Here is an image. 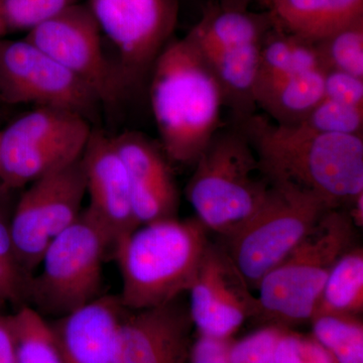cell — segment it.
Listing matches in <instances>:
<instances>
[{"mask_svg": "<svg viewBox=\"0 0 363 363\" xmlns=\"http://www.w3.org/2000/svg\"><path fill=\"white\" fill-rule=\"evenodd\" d=\"M238 125L269 185L316 196L330 208L350 206L363 193V135H328L274 123L255 113Z\"/></svg>", "mask_w": 363, "mask_h": 363, "instance_id": "obj_1", "label": "cell"}, {"mask_svg": "<svg viewBox=\"0 0 363 363\" xmlns=\"http://www.w3.org/2000/svg\"><path fill=\"white\" fill-rule=\"evenodd\" d=\"M150 104L169 162L193 164L223 126V97L213 73L187 38L171 39L150 70Z\"/></svg>", "mask_w": 363, "mask_h": 363, "instance_id": "obj_2", "label": "cell"}, {"mask_svg": "<svg viewBox=\"0 0 363 363\" xmlns=\"http://www.w3.org/2000/svg\"><path fill=\"white\" fill-rule=\"evenodd\" d=\"M209 240L197 218L140 225L117 240L112 255L121 276V304L130 311L168 304L188 292Z\"/></svg>", "mask_w": 363, "mask_h": 363, "instance_id": "obj_3", "label": "cell"}, {"mask_svg": "<svg viewBox=\"0 0 363 363\" xmlns=\"http://www.w3.org/2000/svg\"><path fill=\"white\" fill-rule=\"evenodd\" d=\"M186 196L207 230L229 235L266 199L269 182L247 136L235 124L221 126L195 162Z\"/></svg>", "mask_w": 363, "mask_h": 363, "instance_id": "obj_4", "label": "cell"}, {"mask_svg": "<svg viewBox=\"0 0 363 363\" xmlns=\"http://www.w3.org/2000/svg\"><path fill=\"white\" fill-rule=\"evenodd\" d=\"M355 234L343 208L325 212L298 247L260 281L259 317L284 327L311 321L332 267L354 247Z\"/></svg>", "mask_w": 363, "mask_h": 363, "instance_id": "obj_5", "label": "cell"}, {"mask_svg": "<svg viewBox=\"0 0 363 363\" xmlns=\"http://www.w3.org/2000/svg\"><path fill=\"white\" fill-rule=\"evenodd\" d=\"M274 26L269 13L228 11L208 2L186 38L213 73L231 123L257 113L255 91L262 43Z\"/></svg>", "mask_w": 363, "mask_h": 363, "instance_id": "obj_6", "label": "cell"}, {"mask_svg": "<svg viewBox=\"0 0 363 363\" xmlns=\"http://www.w3.org/2000/svg\"><path fill=\"white\" fill-rule=\"evenodd\" d=\"M113 241L87 209L55 235L42 272L28 283L26 302L40 315L61 318L102 296V269Z\"/></svg>", "mask_w": 363, "mask_h": 363, "instance_id": "obj_7", "label": "cell"}, {"mask_svg": "<svg viewBox=\"0 0 363 363\" xmlns=\"http://www.w3.org/2000/svg\"><path fill=\"white\" fill-rule=\"evenodd\" d=\"M334 209L316 196L286 185H271L259 209L223 245L252 290L304 240L325 212Z\"/></svg>", "mask_w": 363, "mask_h": 363, "instance_id": "obj_8", "label": "cell"}, {"mask_svg": "<svg viewBox=\"0 0 363 363\" xmlns=\"http://www.w3.org/2000/svg\"><path fill=\"white\" fill-rule=\"evenodd\" d=\"M75 112L37 107L0 131V180L16 189L82 157L92 133Z\"/></svg>", "mask_w": 363, "mask_h": 363, "instance_id": "obj_9", "label": "cell"}, {"mask_svg": "<svg viewBox=\"0 0 363 363\" xmlns=\"http://www.w3.org/2000/svg\"><path fill=\"white\" fill-rule=\"evenodd\" d=\"M87 6L118 52L125 87L142 82L172 39L178 0H88Z\"/></svg>", "mask_w": 363, "mask_h": 363, "instance_id": "obj_10", "label": "cell"}, {"mask_svg": "<svg viewBox=\"0 0 363 363\" xmlns=\"http://www.w3.org/2000/svg\"><path fill=\"white\" fill-rule=\"evenodd\" d=\"M0 101L64 109L87 119L100 104L83 81L25 39L0 40Z\"/></svg>", "mask_w": 363, "mask_h": 363, "instance_id": "obj_11", "label": "cell"}, {"mask_svg": "<svg viewBox=\"0 0 363 363\" xmlns=\"http://www.w3.org/2000/svg\"><path fill=\"white\" fill-rule=\"evenodd\" d=\"M25 40L83 81L100 104H113L123 96L125 85L105 56L101 32L88 6L77 2L65 7Z\"/></svg>", "mask_w": 363, "mask_h": 363, "instance_id": "obj_12", "label": "cell"}, {"mask_svg": "<svg viewBox=\"0 0 363 363\" xmlns=\"http://www.w3.org/2000/svg\"><path fill=\"white\" fill-rule=\"evenodd\" d=\"M188 293L198 335L229 340L248 319L259 317L257 297L218 243H208Z\"/></svg>", "mask_w": 363, "mask_h": 363, "instance_id": "obj_13", "label": "cell"}, {"mask_svg": "<svg viewBox=\"0 0 363 363\" xmlns=\"http://www.w3.org/2000/svg\"><path fill=\"white\" fill-rule=\"evenodd\" d=\"M192 320L180 298L152 309L124 312L116 363H189Z\"/></svg>", "mask_w": 363, "mask_h": 363, "instance_id": "obj_14", "label": "cell"}, {"mask_svg": "<svg viewBox=\"0 0 363 363\" xmlns=\"http://www.w3.org/2000/svg\"><path fill=\"white\" fill-rule=\"evenodd\" d=\"M86 178V208L111 236L117 240L135 230L140 224L133 211L130 180L113 138L92 130L82 155Z\"/></svg>", "mask_w": 363, "mask_h": 363, "instance_id": "obj_15", "label": "cell"}, {"mask_svg": "<svg viewBox=\"0 0 363 363\" xmlns=\"http://www.w3.org/2000/svg\"><path fill=\"white\" fill-rule=\"evenodd\" d=\"M113 142L128 172L138 224L177 218L178 188L162 150L135 131L113 136Z\"/></svg>", "mask_w": 363, "mask_h": 363, "instance_id": "obj_16", "label": "cell"}, {"mask_svg": "<svg viewBox=\"0 0 363 363\" xmlns=\"http://www.w3.org/2000/svg\"><path fill=\"white\" fill-rule=\"evenodd\" d=\"M125 308L118 296L102 295L52 324L66 363H116Z\"/></svg>", "mask_w": 363, "mask_h": 363, "instance_id": "obj_17", "label": "cell"}, {"mask_svg": "<svg viewBox=\"0 0 363 363\" xmlns=\"http://www.w3.org/2000/svg\"><path fill=\"white\" fill-rule=\"evenodd\" d=\"M274 28L310 43L363 21V0H271Z\"/></svg>", "mask_w": 363, "mask_h": 363, "instance_id": "obj_18", "label": "cell"}, {"mask_svg": "<svg viewBox=\"0 0 363 363\" xmlns=\"http://www.w3.org/2000/svg\"><path fill=\"white\" fill-rule=\"evenodd\" d=\"M324 70L301 72L255 88L257 108L279 125L296 126L324 98Z\"/></svg>", "mask_w": 363, "mask_h": 363, "instance_id": "obj_19", "label": "cell"}, {"mask_svg": "<svg viewBox=\"0 0 363 363\" xmlns=\"http://www.w3.org/2000/svg\"><path fill=\"white\" fill-rule=\"evenodd\" d=\"M51 238L77 220L82 213L86 178L82 157L30 184Z\"/></svg>", "mask_w": 363, "mask_h": 363, "instance_id": "obj_20", "label": "cell"}, {"mask_svg": "<svg viewBox=\"0 0 363 363\" xmlns=\"http://www.w3.org/2000/svg\"><path fill=\"white\" fill-rule=\"evenodd\" d=\"M317 69L324 70V67L314 43L272 26L262 43L255 87Z\"/></svg>", "mask_w": 363, "mask_h": 363, "instance_id": "obj_21", "label": "cell"}, {"mask_svg": "<svg viewBox=\"0 0 363 363\" xmlns=\"http://www.w3.org/2000/svg\"><path fill=\"white\" fill-rule=\"evenodd\" d=\"M363 310V250L352 247L332 267L315 315L359 316ZM313 316V317H314Z\"/></svg>", "mask_w": 363, "mask_h": 363, "instance_id": "obj_22", "label": "cell"}, {"mask_svg": "<svg viewBox=\"0 0 363 363\" xmlns=\"http://www.w3.org/2000/svg\"><path fill=\"white\" fill-rule=\"evenodd\" d=\"M18 363H66L51 324L28 305L9 315Z\"/></svg>", "mask_w": 363, "mask_h": 363, "instance_id": "obj_23", "label": "cell"}, {"mask_svg": "<svg viewBox=\"0 0 363 363\" xmlns=\"http://www.w3.org/2000/svg\"><path fill=\"white\" fill-rule=\"evenodd\" d=\"M312 336L337 363H363V323L355 315L318 314Z\"/></svg>", "mask_w": 363, "mask_h": 363, "instance_id": "obj_24", "label": "cell"}, {"mask_svg": "<svg viewBox=\"0 0 363 363\" xmlns=\"http://www.w3.org/2000/svg\"><path fill=\"white\" fill-rule=\"evenodd\" d=\"M324 70L345 72L363 79V21L315 43Z\"/></svg>", "mask_w": 363, "mask_h": 363, "instance_id": "obj_25", "label": "cell"}, {"mask_svg": "<svg viewBox=\"0 0 363 363\" xmlns=\"http://www.w3.org/2000/svg\"><path fill=\"white\" fill-rule=\"evenodd\" d=\"M78 0H0V40L30 32Z\"/></svg>", "mask_w": 363, "mask_h": 363, "instance_id": "obj_26", "label": "cell"}, {"mask_svg": "<svg viewBox=\"0 0 363 363\" xmlns=\"http://www.w3.org/2000/svg\"><path fill=\"white\" fill-rule=\"evenodd\" d=\"M298 125L328 135H363V107L339 104L323 98Z\"/></svg>", "mask_w": 363, "mask_h": 363, "instance_id": "obj_27", "label": "cell"}, {"mask_svg": "<svg viewBox=\"0 0 363 363\" xmlns=\"http://www.w3.org/2000/svg\"><path fill=\"white\" fill-rule=\"evenodd\" d=\"M286 327L267 325L240 340L231 341L229 363H276L274 351Z\"/></svg>", "mask_w": 363, "mask_h": 363, "instance_id": "obj_28", "label": "cell"}, {"mask_svg": "<svg viewBox=\"0 0 363 363\" xmlns=\"http://www.w3.org/2000/svg\"><path fill=\"white\" fill-rule=\"evenodd\" d=\"M276 363H337L312 335H303L286 327L274 351Z\"/></svg>", "mask_w": 363, "mask_h": 363, "instance_id": "obj_29", "label": "cell"}, {"mask_svg": "<svg viewBox=\"0 0 363 363\" xmlns=\"http://www.w3.org/2000/svg\"><path fill=\"white\" fill-rule=\"evenodd\" d=\"M324 98L339 104L363 107V79L345 72L325 71Z\"/></svg>", "mask_w": 363, "mask_h": 363, "instance_id": "obj_30", "label": "cell"}, {"mask_svg": "<svg viewBox=\"0 0 363 363\" xmlns=\"http://www.w3.org/2000/svg\"><path fill=\"white\" fill-rule=\"evenodd\" d=\"M231 341L198 335L193 341L189 363H229Z\"/></svg>", "mask_w": 363, "mask_h": 363, "instance_id": "obj_31", "label": "cell"}, {"mask_svg": "<svg viewBox=\"0 0 363 363\" xmlns=\"http://www.w3.org/2000/svg\"><path fill=\"white\" fill-rule=\"evenodd\" d=\"M28 283L21 272L0 262V302L26 305Z\"/></svg>", "mask_w": 363, "mask_h": 363, "instance_id": "obj_32", "label": "cell"}, {"mask_svg": "<svg viewBox=\"0 0 363 363\" xmlns=\"http://www.w3.org/2000/svg\"><path fill=\"white\" fill-rule=\"evenodd\" d=\"M2 302H0L1 304ZM0 363H18L16 341L9 316L0 311Z\"/></svg>", "mask_w": 363, "mask_h": 363, "instance_id": "obj_33", "label": "cell"}, {"mask_svg": "<svg viewBox=\"0 0 363 363\" xmlns=\"http://www.w3.org/2000/svg\"><path fill=\"white\" fill-rule=\"evenodd\" d=\"M0 262H4L7 266L18 269V272L23 274L20 266H18L16 253H14L9 225H7L1 217H0Z\"/></svg>", "mask_w": 363, "mask_h": 363, "instance_id": "obj_34", "label": "cell"}, {"mask_svg": "<svg viewBox=\"0 0 363 363\" xmlns=\"http://www.w3.org/2000/svg\"><path fill=\"white\" fill-rule=\"evenodd\" d=\"M350 214L351 220L355 227H362L363 225V193L357 196L350 205Z\"/></svg>", "mask_w": 363, "mask_h": 363, "instance_id": "obj_35", "label": "cell"}, {"mask_svg": "<svg viewBox=\"0 0 363 363\" xmlns=\"http://www.w3.org/2000/svg\"><path fill=\"white\" fill-rule=\"evenodd\" d=\"M219 6L228 11H248L252 0H214Z\"/></svg>", "mask_w": 363, "mask_h": 363, "instance_id": "obj_36", "label": "cell"}, {"mask_svg": "<svg viewBox=\"0 0 363 363\" xmlns=\"http://www.w3.org/2000/svg\"><path fill=\"white\" fill-rule=\"evenodd\" d=\"M260 1H262V4H264V6H267V4L271 2V0H260Z\"/></svg>", "mask_w": 363, "mask_h": 363, "instance_id": "obj_37", "label": "cell"}]
</instances>
